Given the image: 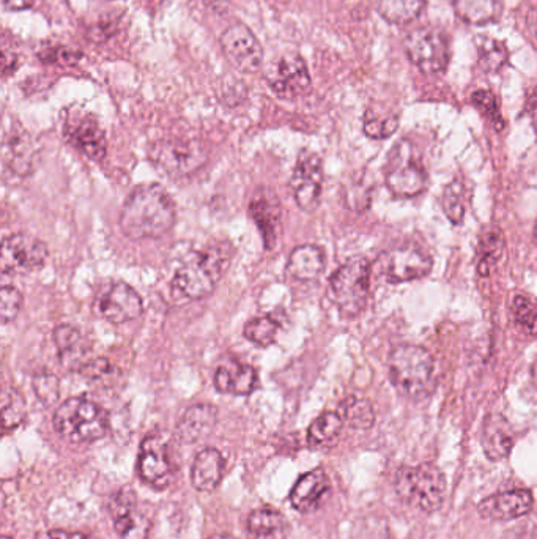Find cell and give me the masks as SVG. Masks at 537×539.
I'll return each instance as SVG.
<instances>
[{"label":"cell","instance_id":"obj_1","mask_svg":"<svg viewBox=\"0 0 537 539\" xmlns=\"http://www.w3.org/2000/svg\"><path fill=\"white\" fill-rule=\"evenodd\" d=\"M177 220L174 199L160 185H141L128 196L120 212V227L131 240L160 238Z\"/></svg>","mask_w":537,"mask_h":539},{"label":"cell","instance_id":"obj_2","mask_svg":"<svg viewBox=\"0 0 537 539\" xmlns=\"http://www.w3.org/2000/svg\"><path fill=\"white\" fill-rule=\"evenodd\" d=\"M229 254L221 246L197 251L178 267L172 279L175 297L200 300L212 294L226 272Z\"/></svg>","mask_w":537,"mask_h":539},{"label":"cell","instance_id":"obj_3","mask_svg":"<svg viewBox=\"0 0 537 539\" xmlns=\"http://www.w3.org/2000/svg\"><path fill=\"white\" fill-rule=\"evenodd\" d=\"M389 377L400 395L423 399L434 388L435 361L429 350L402 344L389 355Z\"/></svg>","mask_w":537,"mask_h":539},{"label":"cell","instance_id":"obj_4","mask_svg":"<svg viewBox=\"0 0 537 539\" xmlns=\"http://www.w3.org/2000/svg\"><path fill=\"white\" fill-rule=\"evenodd\" d=\"M54 429L62 439L73 443L100 440L109 429V417L103 407L90 399H67L54 413Z\"/></svg>","mask_w":537,"mask_h":539},{"label":"cell","instance_id":"obj_5","mask_svg":"<svg viewBox=\"0 0 537 539\" xmlns=\"http://www.w3.org/2000/svg\"><path fill=\"white\" fill-rule=\"evenodd\" d=\"M394 486L400 499L426 513H435L445 502V476L434 464L402 467L397 470Z\"/></svg>","mask_w":537,"mask_h":539},{"label":"cell","instance_id":"obj_6","mask_svg":"<svg viewBox=\"0 0 537 539\" xmlns=\"http://www.w3.org/2000/svg\"><path fill=\"white\" fill-rule=\"evenodd\" d=\"M371 287V264L364 257H355L331 275L328 295L342 316L356 317L366 308Z\"/></svg>","mask_w":537,"mask_h":539},{"label":"cell","instance_id":"obj_7","mask_svg":"<svg viewBox=\"0 0 537 539\" xmlns=\"http://www.w3.org/2000/svg\"><path fill=\"white\" fill-rule=\"evenodd\" d=\"M405 51L426 75H441L449 64V41L437 27H418L405 38Z\"/></svg>","mask_w":537,"mask_h":539},{"label":"cell","instance_id":"obj_8","mask_svg":"<svg viewBox=\"0 0 537 539\" xmlns=\"http://www.w3.org/2000/svg\"><path fill=\"white\" fill-rule=\"evenodd\" d=\"M207 152L200 142L172 139L153 147L150 160L156 168L172 179H186L207 163Z\"/></svg>","mask_w":537,"mask_h":539},{"label":"cell","instance_id":"obj_9","mask_svg":"<svg viewBox=\"0 0 537 539\" xmlns=\"http://www.w3.org/2000/svg\"><path fill=\"white\" fill-rule=\"evenodd\" d=\"M49 250L40 238L15 234L5 238L0 254V268L4 275H23L40 270L48 261Z\"/></svg>","mask_w":537,"mask_h":539},{"label":"cell","instance_id":"obj_10","mask_svg":"<svg viewBox=\"0 0 537 539\" xmlns=\"http://www.w3.org/2000/svg\"><path fill=\"white\" fill-rule=\"evenodd\" d=\"M93 309L98 317L111 324H125L141 316L144 302L141 295L128 284L112 283L98 292Z\"/></svg>","mask_w":537,"mask_h":539},{"label":"cell","instance_id":"obj_11","mask_svg":"<svg viewBox=\"0 0 537 539\" xmlns=\"http://www.w3.org/2000/svg\"><path fill=\"white\" fill-rule=\"evenodd\" d=\"M322 186V160L317 153L304 150L298 157L292 179H290V190H292L293 198L297 201L298 207L304 212H312V210L317 209L320 196H322Z\"/></svg>","mask_w":537,"mask_h":539},{"label":"cell","instance_id":"obj_12","mask_svg":"<svg viewBox=\"0 0 537 539\" xmlns=\"http://www.w3.org/2000/svg\"><path fill=\"white\" fill-rule=\"evenodd\" d=\"M432 257L418 246H397L382 256V270L389 283H410L429 275Z\"/></svg>","mask_w":537,"mask_h":539},{"label":"cell","instance_id":"obj_13","mask_svg":"<svg viewBox=\"0 0 537 539\" xmlns=\"http://www.w3.org/2000/svg\"><path fill=\"white\" fill-rule=\"evenodd\" d=\"M221 48L232 67L243 73H254L263 64V48L256 35L245 24L227 27L221 35Z\"/></svg>","mask_w":537,"mask_h":539},{"label":"cell","instance_id":"obj_14","mask_svg":"<svg viewBox=\"0 0 537 539\" xmlns=\"http://www.w3.org/2000/svg\"><path fill=\"white\" fill-rule=\"evenodd\" d=\"M271 90L282 100H295L311 90L312 81L308 65L300 54L282 56L273 73L267 76Z\"/></svg>","mask_w":537,"mask_h":539},{"label":"cell","instance_id":"obj_15","mask_svg":"<svg viewBox=\"0 0 537 539\" xmlns=\"http://www.w3.org/2000/svg\"><path fill=\"white\" fill-rule=\"evenodd\" d=\"M63 134L73 147L90 160L101 161L106 157V150H108L106 136L98 120L90 114H81V112L68 114L63 125Z\"/></svg>","mask_w":537,"mask_h":539},{"label":"cell","instance_id":"obj_16","mask_svg":"<svg viewBox=\"0 0 537 539\" xmlns=\"http://www.w3.org/2000/svg\"><path fill=\"white\" fill-rule=\"evenodd\" d=\"M111 516L115 532L122 539H149L150 521L138 510L133 489H122L111 502Z\"/></svg>","mask_w":537,"mask_h":539},{"label":"cell","instance_id":"obj_17","mask_svg":"<svg viewBox=\"0 0 537 539\" xmlns=\"http://www.w3.org/2000/svg\"><path fill=\"white\" fill-rule=\"evenodd\" d=\"M138 472L144 483L156 489H164L171 480V462L167 456L166 443L150 435L142 442L138 459Z\"/></svg>","mask_w":537,"mask_h":539},{"label":"cell","instance_id":"obj_18","mask_svg":"<svg viewBox=\"0 0 537 539\" xmlns=\"http://www.w3.org/2000/svg\"><path fill=\"white\" fill-rule=\"evenodd\" d=\"M533 508V495L526 489L501 492L479 503L478 510L482 517L492 521H512L530 513Z\"/></svg>","mask_w":537,"mask_h":539},{"label":"cell","instance_id":"obj_19","mask_svg":"<svg viewBox=\"0 0 537 539\" xmlns=\"http://www.w3.org/2000/svg\"><path fill=\"white\" fill-rule=\"evenodd\" d=\"M60 365L67 371L82 372L89 365L90 344L73 325H59L54 330Z\"/></svg>","mask_w":537,"mask_h":539},{"label":"cell","instance_id":"obj_20","mask_svg":"<svg viewBox=\"0 0 537 539\" xmlns=\"http://www.w3.org/2000/svg\"><path fill=\"white\" fill-rule=\"evenodd\" d=\"M330 478L325 470L315 469L304 473L290 491L289 500L295 510L300 513H314L328 492H330Z\"/></svg>","mask_w":537,"mask_h":539},{"label":"cell","instance_id":"obj_21","mask_svg":"<svg viewBox=\"0 0 537 539\" xmlns=\"http://www.w3.org/2000/svg\"><path fill=\"white\" fill-rule=\"evenodd\" d=\"M259 377L256 369L230 358L223 361L215 371V387L221 393L248 396L256 390Z\"/></svg>","mask_w":537,"mask_h":539},{"label":"cell","instance_id":"obj_22","mask_svg":"<svg viewBox=\"0 0 537 539\" xmlns=\"http://www.w3.org/2000/svg\"><path fill=\"white\" fill-rule=\"evenodd\" d=\"M386 185L389 191L400 198H412L423 193L427 186L426 169L418 161H399L393 169L386 174Z\"/></svg>","mask_w":537,"mask_h":539},{"label":"cell","instance_id":"obj_23","mask_svg":"<svg viewBox=\"0 0 537 539\" xmlns=\"http://www.w3.org/2000/svg\"><path fill=\"white\" fill-rule=\"evenodd\" d=\"M218 418V409L212 404H196L189 407L175 428L178 442L196 443L213 431Z\"/></svg>","mask_w":537,"mask_h":539},{"label":"cell","instance_id":"obj_24","mask_svg":"<svg viewBox=\"0 0 537 539\" xmlns=\"http://www.w3.org/2000/svg\"><path fill=\"white\" fill-rule=\"evenodd\" d=\"M226 459L216 448H204L197 453L191 467V483L200 492H212L223 481Z\"/></svg>","mask_w":537,"mask_h":539},{"label":"cell","instance_id":"obj_25","mask_svg":"<svg viewBox=\"0 0 537 539\" xmlns=\"http://www.w3.org/2000/svg\"><path fill=\"white\" fill-rule=\"evenodd\" d=\"M252 220L256 221L259 231L262 232L263 242L268 250L275 245L278 238V226L281 221V204L273 193H257L249 204Z\"/></svg>","mask_w":537,"mask_h":539},{"label":"cell","instance_id":"obj_26","mask_svg":"<svg viewBox=\"0 0 537 539\" xmlns=\"http://www.w3.org/2000/svg\"><path fill=\"white\" fill-rule=\"evenodd\" d=\"M325 253L317 245H301L290 253L287 273L298 281H314L325 270Z\"/></svg>","mask_w":537,"mask_h":539},{"label":"cell","instance_id":"obj_27","mask_svg":"<svg viewBox=\"0 0 537 539\" xmlns=\"http://www.w3.org/2000/svg\"><path fill=\"white\" fill-rule=\"evenodd\" d=\"M290 525L286 517L271 508H259L248 517V539H287Z\"/></svg>","mask_w":537,"mask_h":539},{"label":"cell","instance_id":"obj_28","mask_svg":"<svg viewBox=\"0 0 537 539\" xmlns=\"http://www.w3.org/2000/svg\"><path fill=\"white\" fill-rule=\"evenodd\" d=\"M454 10L471 26H487L501 18L503 0H454Z\"/></svg>","mask_w":537,"mask_h":539},{"label":"cell","instance_id":"obj_29","mask_svg":"<svg viewBox=\"0 0 537 539\" xmlns=\"http://www.w3.org/2000/svg\"><path fill=\"white\" fill-rule=\"evenodd\" d=\"M482 447L486 451L487 458L492 459V461H501L511 453L512 435L503 418L490 417L484 423Z\"/></svg>","mask_w":537,"mask_h":539},{"label":"cell","instance_id":"obj_30","mask_svg":"<svg viewBox=\"0 0 537 539\" xmlns=\"http://www.w3.org/2000/svg\"><path fill=\"white\" fill-rule=\"evenodd\" d=\"M426 0H378V13L391 24L415 23L423 15Z\"/></svg>","mask_w":537,"mask_h":539},{"label":"cell","instance_id":"obj_31","mask_svg":"<svg viewBox=\"0 0 537 539\" xmlns=\"http://www.w3.org/2000/svg\"><path fill=\"white\" fill-rule=\"evenodd\" d=\"M476 49H478V65L482 71L498 73L508 65L509 49L503 41L479 35L476 38Z\"/></svg>","mask_w":537,"mask_h":539},{"label":"cell","instance_id":"obj_32","mask_svg":"<svg viewBox=\"0 0 537 539\" xmlns=\"http://www.w3.org/2000/svg\"><path fill=\"white\" fill-rule=\"evenodd\" d=\"M344 418L338 412H325L309 426L308 442L312 448L328 447L338 439Z\"/></svg>","mask_w":537,"mask_h":539},{"label":"cell","instance_id":"obj_33","mask_svg":"<svg viewBox=\"0 0 537 539\" xmlns=\"http://www.w3.org/2000/svg\"><path fill=\"white\" fill-rule=\"evenodd\" d=\"M504 251V237L500 229H490L479 243V275L489 276L495 270Z\"/></svg>","mask_w":537,"mask_h":539},{"label":"cell","instance_id":"obj_34","mask_svg":"<svg viewBox=\"0 0 537 539\" xmlns=\"http://www.w3.org/2000/svg\"><path fill=\"white\" fill-rule=\"evenodd\" d=\"M27 134H13L12 141H5L4 161L10 164L12 171L19 175H27L32 171V150H30Z\"/></svg>","mask_w":537,"mask_h":539},{"label":"cell","instance_id":"obj_35","mask_svg":"<svg viewBox=\"0 0 537 539\" xmlns=\"http://www.w3.org/2000/svg\"><path fill=\"white\" fill-rule=\"evenodd\" d=\"M341 417L344 423L352 426L353 429H371L375 423V412L371 402L367 399L350 396L341 404Z\"/></svg>","mask_w":537,"mask_h":539},{"label":"cell","instance_id":"obj_36","mask_svg":"<svg viewBox=\"0 0 537 539\" xmlns=\"http://www.w3.org/2000/svg\"><path fill=\"white\" fill-rule=\"evenodd\" d=\"M512 316L515 325L525 335L537 336V305L526 295H517L512 300Z\"/></svg>","mask_w":537,"mask_h":539},{"label":"cell","instance_id":"obj_37","mask_svg":"<svg viewBox=\"0 0 537 539\" xmlns=\"http://www.w3.org/2000/svg\"><path fill=\"white\" fill-rule=\"evenodd\" d=\"M278 322L271 319V317H256V319L249 320L245 325V338L254 342L257 346L267 347L273 344L278 335Z\"/></svg>","mask_w":537,"mask_h":539},{"label":"cell","instance_id":"obj_38","mask_svg":"<svg viewBox=\"0 0 537 539\" xmlns=\"http://www.w3.org/2000/svg\"><path fill=\"white\" fill-rule=\"evenodd\" d=\"M26 417V402L15 388H5L2 395V420L4 429H15Z\"/></svg>","mask_w":537,"mask_h":539},{"label":"cell","instance_id":"obj_39","mask_svg":"<svg viewBox=\"0 0 537 539\" xmlns=\"http://www.w3.org/2000/svg\"><path fill=\"white\" fill-rule=\"evenodd\" d=\"M441 205H443L445 215L448 216L451 223H462L465 205H463V185L459 180H454L446 186L443 198H441Z\"/></svg>","mask_w":537,"mask_h":539},{"label":"cell","instance_id":"obj_40","mask_svg":"<svg viewBox=\"0 0 537 539\" xmlns=\"http://www.w3.org/2000/svg\"><path fill=\"white\" fill-rule=\"evenodd\" d=\"M471 101L486 116V119H489L495 130H503L504 119L501 116L500 108H498L497 97L492 92H489V90H478V92L473 93Z\"/></svg>","mask_w":537,"mask_h":539},{"label":"cell","instance_id":"obj_41","mask_svg":"<svg viewBox=\"0 0 537 539\" xmlns=\"http://www.w3.org/2000/svg\"><path fill=\"white\" fill-rule=\"evenodd\" d=\"M23 295L16 287L4 286L0 290V319L4 324L13 322L23 308Z\"/></svg>","mask_w":537,"mask_h":539},{"label":"cell","instance_id":"obj_42","mask_svg":"<svg viewBox=\"0 0 537 539\" xmlns=\"http://www.w3.org/2000/svg\"><path fill=\"white\" fill-rule=\"evenodd\" d=\"M399 127V119L396 116L378 117L367 114L364 120V133L371 139H388L393 136Z\"/></svg>","mask_w":537,"mask_h":539},{"label":"cell","instance_id":"obj_43","mask_svg":"<svg viewBox=\"0 0 537 539\" xmlns=\"http://www.w3.org/2000/svg\"><path fill=\"white\" fill-rule=\"evenodd\" d=\"M32 385H34L35 395L46 406L54 404L59 399V379L54 374L41 372L34 377Z\"/></svg>","mask_w":537,"mask_h":539},{"label":"cell","instance_id":"obj_44","mask_svg":"<svg viewBox=\"0 0 537 539\" xmlns=\"http://www.w3.org/2000/svg\"><path fill=\"white\" fill-rule=\"evenodd\" d=\"M45 64L57 65H76L82 59L81 51L78 49L67 48V46H56V48H48L43 53H38Z\"/></svg>","mask_w":537,"mask_h":539},{"label":"cell","instance_id":"obj_45","mask_svg":"<svg viewBox=\"0 0 537 539\" xmlns=\"http://www.w3.org/2000/svg\"><path fill=\"white\" fill-rule=\"evenodd\" d=\"M35 539H89L84 533L79 532H65V530H57V528H51V530H41L35 535Z\"/></svg>","mask_w":537,"mask_h":539},{"label":"cell","instance_id":"obj_46","mask_svg":"<svg viewBox=\"0 0 537 539\" xmlns=\"http://www.w3.org/2000/svg\"><path fill=\"white\" fill-rule=\"evenodd\" d=\"M37 4V0H2L4 10L7 12H23L27 8H32Z\"/></svg>","mask_w":537,"mask_h":539},{"label":"cell","instance_id":"obj_47","mask_svg":"<svg viewBox=\"0 0 537 539\" xmlns=\"http://www.w3.org/2000/svg\"><path fill=\"white\" fill-rule=\"evenodd\" d=\"M2 60H4V65H2V71H4V76L10 75L12 71L16 70V62H18V56L13 51L7 48L4 45V53H2Z\"/></svg>","mask_w":537,"mask_h":539},{"label":"cell","instance_id":"obj_48","mask_svg":"<svg viewBox=\"0 0 537 539\" xmlns=\"http://www.w3.org/2000/svg\"><path fill=\"white\" fill-rule=\"evenodd\" d=\"M526 29H528L534 43L537 45V7L531 8L528 15H526Z\"/></svg>","mask_w":537,"mask_h":539},{"label":"cell","instance_id":"obj_49","mask_svg":"<svg viewBox=\"0 0 537 539\" xmlns=\"http://www.w3.org/2000/svg\"><path fill=\"white\" fill-rule=\"evenodd\" d=\"M531 119H533L534 130L537 131V103L534 105L533 112H531Z\"/></svg>","mask_w":537,"mask_h":539},{"label":"cell","instance_id":"obj_50","mask_svg":"<svg viewBox=\"0 0 537 539\" xmlns=\"http://www.w3.org/2000/svg\"><path fill=\"white\" fill-rule=\"evenodd\" d=\"M208 539H235L234 536H230V535H215V536H212V538H208Z\"/></svg>","mask_w":537,"mask_h":539},{"label":"cell","instance_id":"obj_51","mask_svg":"<svg viewBox=\"0 0 537 539\" xmlns=\"http://www.w3.org/2000/svg\"><path fill=\"white\" fill-rule=\"evenodd\" d=\"M4 539H12V538H8V536H4Z\"/></svg>","mask_w":537,"mask_h":539},{"label":"cell","instance_id":"obj_52","mask_svg":"<svg viewBox=\"0 0 537 539\" xmlns=\"http://www.w3.org/2000/svg\"><path fill=\"white\" fill-rule=\"evenodd\" d=\"M536 237H537V227H536Z\"/></svg>","mask_w":537,"mask_h":539}]
</instances>
